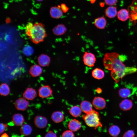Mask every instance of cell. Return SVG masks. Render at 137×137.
<instances>
[{
    "instance_id": "cell-17",
    "label": "cell",
    "mask_w": 137,
    "mask_h": 137,
    "mask_svg": "<svg viewBox=\"0 0 137 137\" xmlns=\"http://www.w3.org/2000/svg\"><path fill=\"white\" fill-rule=\"evenodd\" d=\"M107 22L106 20L104 17H101L97 18L95 19L94 24L98 28L103 29L106 27Z\"/></svg>"
},
{
    "instance_id": "cell-32",
    "label": "cell",
    "mask_w": 137,
    "mask_h": 137,
    "mask_svg": "<svg viewBox=\"0 0 137 137\" xmlns=\"http://www.w3.org/2000/svg\"><path fill=\"white\" fill-rule=\"evenodd\" d=\"M8 125L6 124L1 123L0 124V133L1 134L6 129Z\"/></svg>"
},
{
    "instance_id": "cell-30",
    "label": "cell",
    "mask_w": 137,
    "mask_h": 137,
    "mask_svg": "<svg viewBox=\"0 0 137 137\" xmlns=\"http://www.w3.org/2000/svg\"><path fill=\"white\" fill-rule=\"evenodd\" d=\"M62 137H75V135L73 131L70 130H66L63 132Z\"/></svg>"
},
{
    "instance_id": "cell-34",
    "label": "cell",
    "mask_w": 137,
    "mask_h": 137,
    "mask_svg": "<svg viewBox=\"0 0 137 137\" xmlns=\"http://www.w3.org/2000/svg\"><path fill=\"white\" fill-rule=\"evenodd\" d=\"M45 137H57V136L53 131H50L45 135Z\"/></svg>"
},
{
    "instance_id": "cell-31",
    "label": "cell",
    "mask_w": 137,
    "mask_h": 137,
    "mask_svg": "<svg viewBox=\"0 0 137 137\" xmlns=\"http://www.w3.org/2000/svg\"><path fill=\"white\" fill-rule=\"evenodd\" d=\"M105 3L106 5L113 6L115 5L117 3V0H104Z\"/></svg>"
},
{
    "instance_id": "cell-10",
    "label": "cell",
    "mask_w": 137,
    "mask_h": 137,
    "mask_svg": "<svg viewBox=\"0 0 137 137\" xmlns=\"http://www.w3.org/2000/svg\"><path fill=\"white\" fill-rule=\"evenodd\" d=\"M49 13L51 16L53 18L59 19L63 15V11L58 6L52 7L50 8Z\"/></svg>"
},
{
    "instance_id": "cell-12",
    "label": "cell",
    "mask_w": 137,
    "mask_h": 137,
    "mask_svg": "<svg viewBox=\"0 0 137 137\" xmlns=\"http://www.w3.org/2000/svg\"><path fill=\"white\" fill-rule=\"evenodd\" d=\"M81 124L80 122L76 119L71 120L69 122L68 127L69 130L73 132H76L81 128Z\"/></svg>"
},
{
    "instance_id": "cell-27",
    "label": "cell",
    "mask_w": 137,
    "mask_h": 137,
    "mask_svg": "<svg viewBox=\"0 0 137 137\" xmlns=\"http://www.w3.org/2000/svg\"><path fill=\"white\" fill-rule=\"evenodd\" d=\"M10 93V89L8 85L6 83H2L0 86V94L1 95L6 96Z\"/></svg>"
},
{
    "instance_id": "cell-22",
    "label": "cell",
    "mask_w": 137,
    "mask_h": 137,
    "mask_svg": "<svg viewBox=\"0 0 137 137\" xmlns=\"http://www.w3.org/2000/svg\"><path fill=\"white\" fill-rule=\"evenodd\" d=\"M117 17L120 20L125 21L128 20L129 17V12L126 9H122L117 13Z\"/></svg>"
},
{
    "instance_id": "cell-42",
    "label": "cell",
    "mask_w": 137,
    "mask_h": 137,
    "mask_svg": "<svg viewBox=\"0 0 137 137\" xmlns=\"http://www.w3.org/2000/svg\"><path fill=\"white\" fill-rule=\"evenodd\" d=\"M136 137H137V136Z\"/></svg>"
},
{
    "instance_id": "cell-3",
    "label": "cell",
    "mask_w": 137,
    "mask_h": 137,
    "mask_svg": "<svg viewBox=\"0 0 137 137\" xmlns=\"http://www.w3.org/2000/svg\"><path fill=\"white\" fill-rule=\"evenodd\" d=\"M82 117L86 124L90 127H94L95 129L99 127H102L99 113L94 110L89 113L84 115Z\"/></svg>"
},
{
    "instance_id": "cell-16",
    "label": "cell",
    "mask_w": 137,
    "mask_h": 137,
    "mask_svg": "<svg viewBox=\"0 0 137 137\" xmlns=\"http://www.w3.org/2000/svg\"><path fill=\"white\" fill-rule=\"evenodd\" d=\"M133 106L132 101L130 99H125L123 100L120 103L119 106L120 109L124 111L130 109Z\"/></svg>"
},
{
    "instance_id": "cell-11",
    "label": "cell",
    "mask_w": 137,
    "mask_h": 137,
    "mask_svg": "<svg viewBox=\"0 0 137 137\" xmlns=\"http://www.w3.org/2000/svg\"><path fill=\"white\" fill-rule=\"evenodd\" d=\"M50 57L45 54L41 55L38 58V61L39 65L43 67L48 66L50 63Z\"/></svg>"
},
{
    "instance_id": "cell-7",
    "label": "cell",
    "mask_w": 137,
    "mask_h": 137,
    "mask_svg": "<svg viewBox=\"0 0 137 137\" xmlns=\"http://www.w3.org/2000/svg\"><path fill=\"white\" fill-rule=\"evenodd\" d=\"M92 104L95 108L98 110H101L104 108L106 105L105 99L100 97H94L93 100Z\"/></svg>"
},
{
    "instance_id": "cell-4",
    "label": "cell",
    "mask_w": 137,
    "mask_h": 137,
    "mask_svg": "<svg viewBox=\"0 0 137 137\" xmlns=\"http://www.w3.org/2000/svg\"><path fill=\"white\" fill-rule=\"evenodd\" d=\"M83 58V62L85 65L89 67H92L94 66L96 59L94 54L85 52Z\"/></svg>"
},
{
    "instance_id": "cell-15",
    "label": "cell",
    "mask_w": 137,
    "mask_h": 137,
    "mask_svg": "<svg viewBox=\"0 0 137 137\" xmlns=\"http://www.w3.org/2000/svg\"><path fill=\"white\" fill-rule=\"evenodd\" d=\"M67 30L66 27L64 25L60 24L55 26L53 28L52 31L54 34L59 36L64 34Z\"/></svg>"
},
{
    "instance_id": "cell-39",
    "label": "cell",
    "mask_w": 137,
    "mask_h": 137,
    "mask_svg": "<svg viewBox=\"0 0 137 137\" xmlns=\"http://www.w3.org/2000/svg\"><path fill=\"white\" fill-rule=\"evenodd\" d=\"M38 2H41L43 0H36Z\"/></svg>"
},
{
    "instance_id": "cell-41",
    "label": "cell",
    "mask_w": 137,
    "mask_h": 137,
    "mask_svg": "<svg viewBox=\"0 0 137 137\" xmlns=\"http://www.w3.org/2000/svg\"><path fill=\"white\" fill-rule=\"evenodd\" d=\"M114 137H117V136Z\"/></svg>"
},
{
    "instance_id": "cell-35",
    "label": "cell",
    "mask_w": 137,
    "mask_h": 137,
    "mask_svg": "<svg viewBox=\"0 0 137 137\" xmlns=\"http://www.w3.org/2000/svg\"><path fill=\"white\" fill-rule=\"evenodd\" d=\"M1 137H9V136L6 133H5L1 135Z\"/></svg>"
},
{
    "instance_id": "cell-18",
    "label": "cell",
    "mask_w": 137,
    "mask_h": 137,
    "mask_svg": "<svg viewBox=\"0 0 137 137\" xmlns=\"http://www.w3.org/2000/svg\"><path fill=\"white\" fill-rule=\"evenodd\" d=\"M52 121L55 123H58L62 122L64 118V116L62 112L56 111L53 113L51 116Z\"/></svg>"
},
{
    "instance_id": "cell-8",
    "label": "cell",
    "mask_w": 137,
    "mask_h": 137,
    "mask_svg": "<svg viewBox=\"0 0 137 137\" xmlns=\"http://www.w3.org/2000/svg\"><path fill=\"white\" fill-rule=\"evenodd\" d=\"M34 123L35 126L38 128H45L47 124V118L41 115L37 116L34 119Z\"/></svg>"
},
{
    "instance_id": "cell-5",
    "label": "cell",
    "mask_w": 137,
    "mask_h": 137,
    "mask_svg": "<svg viewBox=\"0 0 137 137\" xmlns=\"http://www.w3.org/2000/svg\"><path fill=\"white\" fill-rule=\"evenodd\" d=\"M29 105V102L25 98H19L15 101V107L18 110L25 111L28 107Z\"/></svg>"
},
{
    "instance_id": "cell-9",
    "label": "cell",
    "mask_w": 137,
    "mask_h": 137,
    "mask_svg": "<svg viewBox=\"0 0 137 137\" xmlns=\"http://www.w3.org/2000/svg\"><path fill=\"white\" fill-rule=\"evenodd\" d=\"M23 97L29 100H33L37 96V93L36 90L32 88H27L23 94Z\"/></svg>"
},
{
    "instance_id": "cell-33",
    "label": "cell",
    "mask_w": 137,
    "mask_h": 137,
    "mask_svg": "<svg viewBox=\"0 0 137 137\" xmlns=\"http://www.w3.org/2000/svg\"><path fill=\"white\" fill-rule=\"evenodd\" d=\"M60 7L63 12L64 13L66 12L69 10V8L64 3L61 4Z\"/></svg>"
},
{
    "instance_id": "cell-6",
    "label": "cell",
    "mask_w": 137,
    "mask_h": 137,
    "mask_svg": "<svg viewBox=\"0 0 137 137\" xmlns=\"http://www.w3.org/2000/svg\"><path fill=\"white\" fill-rule=\"evenodd\" d=\"M53 93L52 90L48 85H45L40 87L38 90L39 97L42 98H45L51 96Z\"/></svg>"
},
{
    "instance_id": "cell-25",
    "label": "cell",
    "mask_w": 137,
    "mask_h": 137,
    "mask_svg": "<svg viewBox=\"0 0 137 137\" xmlns=\"http://www.w3.org/2000/svg\"><path fill=\"white\" fill-rule=\"evenodd\" d=\"M21 133L26 136L30 135L32 131L31 126L28 124H24L22 125L20 129Z\"/></svg>"
},
{
    "instance_id": "cell-2",
    "label": "cell",
    "mask_w": 137,
    "mask_h": 137,
    "mask_svg": "<svg viewBox=\"0 0 137 137\" xmlns=\"http://www.w3.org/2000/svg\"><path fill=\"white\" fill-rule=\"evenodd\" d=\"M25 32L30 40L35 44L42 42L47 36L44 26L41 23L33 24L28 22L26 26Z\"/></svg>"
},
{
    "instance_id": "cell-36",
    "label": "cell",
    "mask_w": 137,
    "mask_h": 137,
    "mask_svg": "<svg viewBox=\"0 0 137 137\" xmlns=\"http://www.w3.org/2000/svg\"><path fill=\"white\" fill-rule=\"evenodd\" d=\"M101 90L100 88L97 89V90L96 91L98 93H100L101 92Z\"/></svg>"
},
{
    "instance_id": "cell-20",
    "label": "cell",
    "mask_w": 137,
    "mask_h": 137,
    "mask_svg": "<svg viewBox=\"0 0 137 137\" xmlns=\"http://www.w3.org/2000/svg\"><path fill=\"white\" fill-rule=\"evenodd\" d=\"M12 119L14 124L17 126L22 125L24 121L23 116L20 113L15 114L12 116Z\"/></svg>"
},
{
    "instance_id": "cell-28",
    "label": "cell",
    "mask_w": 137,
    "mask_h": 137,
    "mask_svg": "<svg viewBox=\"0 0 137 137\" xmlns=\"http://www.w3.org/2000/svg\"><path fill=\"white\" fill-rule=\"evenodd\" d=\"M22 51L24 55L29 56L33 54L34 50L32 47L29 45H26L23 48Z\"/></svg>"
},
{
    "instance_id": "cell-14",
    "label": "cell",
    "mask_w": 137,
    "mask_h": 137,
    "mask_svg": "<svg viewBox=\"0 0 137 137\" xmlns=\"http://www.w3.org/2000/svg\"><path fill=\"white\" fill-rule=\"evenodd\" d=\"M42 72L41 67L39 65L35 64L32 66L30 68L29 73L33 77H37L40 76Z\"/></svg>"
},
{
    "instance_id": "cell-13",
    "label": "cell",
    "mask_w": 137,
    "mask_h": 137,
    "mask_svg": "<svg viewBox=\"0 0 137 137\" xmlns=\"http://www.w3.org/2000/svg\"><path fill=\"white\" fill-rule=\"evenodd\" d=\"M80 107L82 111L86 114L90 113L93 110L91 104L86 100L82 101L80 104Z\"/></svg>"
},
{
    "instance_id": "cell-29",
    "label": "cell",
    "mask_w": 137,
    "mask_h": 137,
    "mask_svg": "<svg viewBox=\"0 0 137 137\" xmlns=\"http://www.w3.org/2000/svg\"><path fill=\"white\" fill-rule=\"evenodd\" d=\"M135 134L133 130H129L124 134L122 137H134Z\"/></svg>"
},
{
    "instance_id": "cell-23",
    "label": "cell",
    "mask_w": 137,
    "mask_h": 137,
    "mask_svg": "<svg viewBox=\"0 0 137 137\" xmlns=\"http://www.w3.org/2000/svg\"><path fill=\"white\" fill-rule=\"evenodd\" d=\"M92 75L95 79H100L103 78L105 76V73L103 70L99 68H96L92 72Z\"/></svg>"
},
{
    "instance_id": "cell-21",
    "label": "cell",
    "mask_w": 137,
    "mask_h": 137,
    "mask_svg": "<svg viewBox=\"0 0 137 137\" xmlns=\"http://www.w3.org/2000/svg\"><path fill=\"white\" fill-rule=\"evenodd\" d=\"M118 93L119 96L123 98L128 97L133 93L131 90L128 87L121 88L119 90Z\"/></svg>"
},
{
    "instance_id": "cell-40",
    "label": "cell",
    "mask_w": 137,
    "mask_h": 137,
    "mask_svg": "<svg viewBox=\"0 0 137 137\" xmlns=\"http://www.w3.org/2000/svg\"><path fill=\"white\" fill-rule=\"evenodd\" d=\"M88 1H89V0H87Z\"/></svg>"
},
{
    "instance_id": "cell-19",
    "label": "cell",
    "mask_w": 137,
    "mask_h": 137,
    "mask_svg": "<svg viewBox=\"0 0 137 137\" xmlns=\"http://www.w3.org/2000/svg\"><path fill=\"white\" fill-rule=\"evenodd\" d=\"M105 13L106 16L108 18H114L117 14V8L115 6H109L106 9Z\"/></svg>"
},
{
    "instance_id": "cell-37",
    "label": "cell",
    "mask_w": 137,
    "mask_h": 137,
    "mask_svg": "<svg viewBox=\"0 0 137 137\" xmlns=\"http://www.w3.org/2000/svg\"><path fill=\"white\" fill-rule=\"evenodd\" d=\"M99 5H100V6L101 7H103L104 6V4L103 2L100 3Z\"/></svg>"
},
{
    "instance_id": "cell-24",
    "label": "cell",
    "mask_w": 137,
    "mask_h": 137,
    "mask_svg": "<svg viewBox=\"0 0 137 137\" xmlns=\"http://www.w3.org/2000/svg\"><path fill=\"white\" fill-rule=\"evenodd\" d=\"M121 130L119 127L116 125L111 126L108 129L109 134L113 137L117 136L119 134Z\"/></svg>"
},
{
    "instance_id": "cell-1",
    "label": "cell",
    "mask_w": 137,
    "mask_h": 137,
    "mask_svg": "<svg viewBox=\"0 0 137 137\" xmlns=\"http://www.w3.org/2000/svg\"><path fill=\"white\" fill-rule=\"evenodd\" d=\"M127 59L125 55L116 53L105 54L103 58V64L106 69L111 71V76L116 82L125 76L137 72V68L127 66L123 62Z\"/></svg>"
},
{
    "instance_id": "cell-26",
    "label": "cell",
    "mask_w": 137,
    "mask_h": 137,
    "mask_svg": "<svg viewBox=\"0 0 137 137\" xmlns=\"http://www.w3.org/2000/svg\"><path fill=\"white\" fill-rule=\"evenodd\" d=\"M82 112L80 107L76 106L72 107L70 109L69 111L70 114L73 116L75 117L80 116Z\"/></svg>"
},
{
    "instance_id": "cell-38",
    "label": "cell",
    "mask_w": 137,
    "mask_h": 137,
    "mask_svg": "<svg viewBox=\"0 0 137 137\" xmlns=\"http://www.w3.org/2000/svg\"><path fill=\"white\" fill-rule=\"evenodd\" d=\"M89 1L91 3L93 4L95 2L96 0H89Z\"/></svg>"
}]
</instances>
